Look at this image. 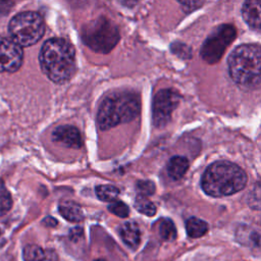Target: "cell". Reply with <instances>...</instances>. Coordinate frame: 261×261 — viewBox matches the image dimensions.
<instances>
[{"instance_id":"1","label":"cell","mask_w":261,"mask_h":261,"mask_svg":"<svg viewBox=\"0 0 261 261\" xmlns=\"http://www.w3.org/2000/svg\"><path fill=\"white\" fill-rule=\"evenodd\" d=\"M39 59L43 72L56 84L68 82L75 71L74 48L64 39L47 40L42 46Z\"/></svg>"},{"instance_id":"2","label":"cell","mask_w":261,"mask_h":261,"mask_svg":"<svg viewBox=\"0 0 261 261\" xmlns=\"http://www.w3.org/2000/svg\"><path fill=\"white\" fill-rule=\"evenodd\" d=\"M247 185V174L239 165L228 161L214 162L205 170L201 186L211 197L229 196Z\"/></svg>"},{"instance_id":"3","label":"cell","mask_w":261,"mask_h":261,"mask_svg":"<svg viewBox=\"0 0 261 261\" xmlns=\"http://www.w3.org/2000/svg\"><path fill=\"white\" fill-rule=\"evenodd\" d=\"M230 77L239 85L257 88L260 85L261 53L257 44H243L230 53L228 59Z\"/></svg>"},{"instance_id":"4","label":"cell","mask_w":261,"mask_h":261,"mask_svg":"<svg viewBox=\"0 0 261 261\" xmlns=\"http://www.w3.org/2000/svg\"><path fill=\"white\" fill-rule=\"evenodd\" d=\"M140 113V99L130 92L114 93L101 103L97 121L102 130L134 120Z\"/></svg>"},{"instance_id":"5","label":"cell","mask_w":261,"mask_h":261,"mask_svg":"<svg viewBox=\"0 0 261 261\" xmlns=\"http://www.w3.org/2000/svg\"><path fill=\"white\" fill-rule=\"evenodd\" d=\"M84 43L98 53H108L119 40V32L116 24L105 16L96 18L86 24L82 30Z\"/></svg>"},{"instance_id":"6","label":"cell","mask_w":261,"mask_h":261,"mask_svg":"<svg viewBox=\"0 0 261 261\" xmlns=\"http://www.w3.org/2000/svg\"><path fill=\"white\" fill-rule=\"evenodd\" d=\"M10 39L20 47H29L41 40L45 33L44 19L38 12L17 13L8 24Z\"/></svg>"},{"instance_id":"7","label":"cell","mask_w":261,"mask_h":261,"mask_svg":"<svg viewBox=\"0 0 261 261\" xmlns=\"http://www.w3.org/2000/svg\"><path fill=\"white\" fill-rule=\"evenodd\" d=\"M236 36L237 31L233 25L226 23L218 25L205 40L201 48V57L210 64L218 62Z\"/></svg>"},{"instance_id":"8","label":"cell","mask_w":261,"mask_h":261,"mask_svg":"<svg viewBox=\"0 0 261 261\" xmlns=\"http://www.w3.org/2000/svg\"><path fill=\"white\" fill-rule=\"evenodd\" d=\"M179 99V94L172 89H163L156 93L152 104V114L153 122L157 127L165 126L169 122Z\"/></svg>"},{"instance_id":"9","label":"cell","mask_w":261,"mask_h":261,"mask_svg":"<svg viewBox=\"0 0 261 261\" xmlns=\"http://www.w3.org/2000/svg\"><path fill=\"white\" fill-rule=\"evenodd\" d=\"M23 52L10 38L0 37V72H14L22 63Z\"/></svg>"},{"instance_id":"10","label":"cell","mask_w":261,"mask_h":261,"mask_svg":"<svg viewBox=\"0 0 261 261\" xmlns=\"http://www.w3.org/2000/svg\"><path fill=\"white\" fill-rule=\"evenodd\" d=\"M55 142L61 143L65 147L80 149L82 147V137L79 129L72 125H60L52 134Z\"/></svg>"},{"instance_id":"11","label":"cell","mask_w":261,"mask_h":261,"mask_svg":"<svg viewBox=\"0 0 261 261\" xmlns=\"http://www.w3.org/2000/svg\"><path fill=\"white\" fill-rule=\"evenodd\" d=\"M23 261H58V256L54 250L43 249L37 245H28L24 247Z\"/></svg>"},{"instance_id":"12","label":"cell","mask_w":261,"mask_h":261,"mask_svg":"<svg viewBox=\"0 0 261 261\" xmlns=\"http://www.w3.org/2000/svg\"><path fill=\"white\" fill-rule=\"evenodd\" d=\"M242 15L253 30L259 31L261 25V3L259 1H246L243 4Z\"/></svg>"},{"instance_id":"13","label":"cell","mask_w":261,"mask_h":261,"mask_svg":"<svg viewBox=\"0 0 261 261\" xmlns=\"http://www.w3.org/2000/svg\"><path fill=\"white\" fill-rule=\"evenodd\" d=\"M119 234L127 247L136 249L140 245L141 231L139 225L136 222L127 221L121 224L119 227Z\"/></svg>"},{"instance_id":"14","label":"cell","mask_w":261,"mask_h":261,"mask_svg":"<svg viewBox=\"0 0 261 261\" xmlns=\"http://www.w3.org/2000/svg\"><path fill=\"white\" fill-rule=\"evenodd\" d=\"M189 168V161L184 156H173L167 164V173L174 180L180 179Z\"/></svg>"},{"instance_id":"15","label":"cell","mask_w":261,"mask_h":261,"mask_svg":"<svg viewBox=\"0 0 261 261\" xmlns=\"http://www.w3.org/2000/svg\"><path fill=\"white\" fill-rule=\"evenodd\" d=\"M59 213L63 218L70 222H80L84 219L81 206L72 201H65L59 205Z\"/></svg>"},{"instance_id":"16","label":"cell","mask_w":261,"mask_h":261,"mask_svg":"<svg viewBox=\"0 0 261 261\" xmlns=\"http://www.w3.org/2000/svg\"><path fill=\"white\" fill-rule=\"evenodd\" d=\"M186 230L191 238H200L208 230V224L204 220L197 217H190L186 221Z\"/></svg>"},{"instance_id":"17","label":"cell","mask_w":261,"mask_h":261,"mask_svg":"<svg viewBox=\"0 0 261 261\" xmlns=\"http://www.w3.org/2000/svg\"><path fill=\"white\" fill-rule=\"evenodd\" d=\"M97 197L104 202H113L119 195V190L112 185H100L95 189Z\"/></svg>"},{"instance_id":"18","label":"cell","mask_w":261,"mask_h":261,"mask_svg":"<svg viewBox=\"0 0 261 261\" xmlns=\"http://www.w3.org/2000/svg\"><path fill=\"white\" fill-rule=\"evenodd\" d=\"M159 234L162 240L170 242L176 239V228L172 220L165 218L160 221Z\"/></svg>"},{"instance_id":"19","label":"cell","mask_w":261,"mask_h":261,"mask_svg":"<svg viewBox=\"0 0 261 261\" xmlns=\"http://www.w3.org/2000/svg\"><path fill=\"white\" fill-rule=\"evenodd\" d=\"M135 208L139 212H141L147 216H153L156 213L155 205L147 197L140 196V195H138V197L136 198Z\"/></svg>"},{"instance_id":"20","label":"cell","mask_w":261,"mask_h":261,"mask_svg":"<svg viewBox=\"0 0 261 261\" xmlns=\"http://www.w3.org/2000/svg\"><path fill=\"white\" fill-rule=\"evenodd\" d=\"M12 205L10 194L6 190L5 186L0 181V215L6 213Z\"/></svg>"},{"instance_id":"21","label":"cell","mask_w":261,"mask_h":261,"mask_svg":"<svg viewBox=\"0 0 261 261\" xmlns=\"http://www.w3.org/2000/svg\"><path fill=\"white\" fill-rule=\"evenodd\" d=\"M108 209L111 213H113L114 215L118 216V217H121V218H124V217H127L128 214H129V209L127 207L126 204H124L123 202L121 201H115V202H112L109 206H108Z\"/></svg>"},{"instance_id":"22","label":"cell","mask_w":261,"mask_h":261,"mask_svg":"<svg viewBox=\"0 0 261 261\" xmlns=\"http://www.w3.org/2000/svg\"><path fill=\"white\" fill-rule=\"evenodd\" d=\"M137 191L140 196H150L155 192V185L150 180H139L137 182Z\"/></svg>"},{"instance_id":"23","label":"cell","mask_w":261,"mask_h":261,"mask_svg":"<svg viewBox=\"0 0 261 261\" xmlns=\"http://www.w3.org/2000/svg\"><path fill=\"white\" fill-rule=\"evenodd\" d=\"M180 4L184 6V10L186 12H191L192 10L198 8L199 6H201L203 4V2L199 1V2H195V1H188V2H180Z\"/></svg>"},{"instance_id":"24","label":"cell","mask_w":261,"mask_h":261,"mask_svg":"<svg viewBox=\"0 0 261 261\" xmlns=\"http://www.w3.org/2000/svg\"><path fill=\"white\" fill-rule=\"evenodd\" d=\"M44 222L45 223H47V225H56V223H57V221L54 219V218H52V217H47L46 219H44Z\"/></svg>"},{"instance_id":"25","label":"cell","mask_w":261,"mask_h":261,"mask_svg":"<svg viewBox=\"0 0 261 261\" xmlns=\"http://www.w3.org/2000/svg\"><path fill=\"white\" fill-rule=\"evenodd\" d=\"M95 261H105V260H103V259H98V260H95Z\"/></svg>"},{"instance_id":"26","label":"cell","mask_w":261,"mask_h":261,"mask_svg":"<svg viewBox=\"0 0 261 261\" xmlns=\"http://www.w3.org/2000/svg\"><path fill=\"white\" fill-rule=\"evenodd\" d=\"M0 233H1V231H0Z\"/></svg>"}]
</instances>
